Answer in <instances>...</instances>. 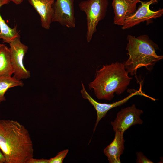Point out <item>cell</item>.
<instances>
[{
	"instance_id": "1",
	"label": "cell",
	"mask_w": 163,
	"mask_h": 163,
	"mask_svg": "<svg viewBox=\"0 0 163 163\" xmlns=\"http://www.w3.org/2000/svg\"><path fill=\"white\" fill-rule=\"evenodd\" d=\"M0 149L5 163H27L34 157L29 132L17 121L0 120Z\"/></svg>"
},
{
	"instance_id": "2",
	"label": "cell",
	"mask_w": 163,
	"mask_h": 163,
	"mask_svg": "<svg viewBox=\"0 0 163 163\" xmlns=\"http://www.w3.org/2000/svg\"><path fill=\"white\" fill-rule=\"evenodd\" d=\"M128 74L123 63L116 62L103 65L96 70L94 78L88 87L97 99L110 101L114 94L120 95L127 88L133 78Z\"/></svg>"
},
{
	"instance_id": "3",
	"label": "cell",
	"mask_w": 163,
	"mask_h": 163,
	"mask_svg": "<svg viewBox=\"0 0 163 163\" xmlns=\"http://www.w3.org/2000/svg\"><path fill=\"white\" fill-rule=\"evenodd\" d=\"M127 40L126 50L129 58L123 63L127 72L132 76L135 75L139 82L137 76L138 69L145 67L150 70L156 62L163 58V56L156 54V51L158 47L147 35L136 37L129 35Z\"/></svg>"
},
{
	"instance_id": "4",
	"label": "cell",
	"mask_w": 163,
	"mask_h": 163,
	"mask_svg": "<svg viewBox=\"0 0 163 163\" xmlns=\"http://www.w3.org/2000/svg\"><path fill=\"white\" fill-rule=\"evenodd\" d=\"M108 4L109 0H87L79 4L80 9L86 16L87 42H90L96 32L99 22L105 17Z\"/></svg>"
},
{
	"instance_id": "5",
	"label": "cell",
	"mask_w": 163,
	"mask_h": 163,
	"mask_svg": "<svg viewBox=\"0 0 163 163\" xmlns=\"http://www.w3.org/2000/svg\"><path fill=\"white\" fill-rule=\"evenodd\" d=\"M8 43L14 71L13 77L18 80L29 78L31 76L30 72L25 68L23 63L24 58L28 47L21 42L20 36L15 37Z\"/></svg>"
},
{
	"instance_id": "6",
	"label": "cell",
	"mask_w": 163,
	"mask_h": 163,
	"mask_svg": "<svg viewBox=\"0 0 163 163\" xmlns=\"http://www.w3.org/2000/svg\"><path fill=\"white\" fill-rule=\"evenodd\" d=\"M143 113L142 110L137 108L134 104L121 109L114 120L111 123L113 130L124 133L133 126L142 124L140 116Z\"/></svg>"
},
{
	"instance_id": "7",
	"label": "cell",
	"mask_w": 163,
	"mask_h": 163,
	"mask_svg": "<svg viewBox=\"0 0 163 163\" xmlns=\"http://www.w3.org/2000/svg\"><path fill=\"white\" fill-rule=\"evenodd\" d=\"M142 82H140L139 89L138 90H134V91L131 93L126 98L112 103L107 104L99 103L94 100L86 91L84 85L82 83V89L81 92L82 97L88 100L93 106L97 112V117L93 132L95 131L100 121L105 116L107 112L110 109L123 104L135 95H139L149 98V96L145 94L142 90Z\"/></svg>"
},
{
	"instance_id": "8",
	"label": "cell",
	"mask_w": 163,
	"mask_h": 163,
	"mask_svg": "<svg viewBox=\"0 0 163 163\" xmlns=\"http://www.w3.org/2000/svg\"><path fill=\"white\" fill-rule=\"evenodd\" d=\"M74 1L56 0L52 6L54 12L52 22H57L68 28H75L76 22Z\"/></svg>"
},
{
	"instance_id": "9",
	"label": "cell",
	"mask_w": 163,
	"mask_h": 163,
	"mask_svg": "<svg viewBox=\"0 0 163 163\" xmlns=\"http://www.w3.org/2000/svg\"><path fill=\"white\" fill-rule=\"evenodd\" d=\"M157 2V0L141 1V5L138 9L133 14L126 19L124 25L122 26V29H129L142 22L161 17L163 14V9L153 11L149 8L150 5Z\"/></svg>"
},
{
	"instance_id": "10",
	"label": "cell",
	"mask_w": 163,
	"mask_h": 163,
	"mask_svg": "<svg viewBox=\"0 0 163 163\" xmlns=\"http://www.w3.org/2000/svg\"><path fill=\"white\" fill-rule=\"evenodd\" d=\"M141 1L140 0H113L114 24L123 26L126 19L135 12L137 4Z\"/></svg>"
},
{
	"instance_id": "11",
	"label": "cell",
	"mask_w": 163,
	"mask_h": 163,
	"mask_svg": "<svg viewBox=\"0 0 163 163\" xmlns=\"http://www.w3.org/2000/svg\"><path fill=\"white\" fill-rule=\"evenodd\" d=\"M27 0L40 16L42 27L49 29L52 22L54 0Z\"/></svg>"
},
{
	"instance_id": "12",
	"label": "cell",
	"mask_w": 163,
	"mask_h": 163,
	"mask_svg": "<svg viewBox=\"0 0 163 163\" xmlns=\"http://www.w3.org/2000/svg\"><path fill=\"white\" fill-rule=\"evenodd\" d=\"M115 132L114 139L104 150V153L107 157L110 163H121L120 157L124 149V133L118 131Z\"/></svg>"
},
{
	"instance_id": "13",
	"label": "cell",
	"mask_w": 163,
	"mask_h": 163,
	"mask_svg": "<svg viewBox=\"0 0 163 163\" xmlns=\"http://www.w3.org/2000/svg\"><path fill=\"white\" fill-rule=\"evenodd\" d=\"M10 51L5 44L0 47V77H11L13 74Z\"/></svg>"
},
{
	"instance_id": "14",
	"label": "cell",
	"mask_w": 163,
	"mask_h": 163,
	"mask_svg": "<svg viewBox=\"0 0 163 163\" xmlns=\"http://www.w3.org/2000/svg\"><path fill=\"white\" fill-rule=\"evenodd\" d=\"M10 0H0V8L9 3ZM20 35L17 30V26L13 28L10 27L4 20L0 14V39L3 43H9L15 37Z\"/></svg>"
},
{
	"instance_id": "15",
	"label": "cell",
	"mask_w": 163,
	"mask_h": 163,
	"mask_svg": "<svg viewBox=\"0 0 163 163\" xmlns=\"http://www.w3.org/2000/svg\"><path fill=\"white\" fill-rule=\"evenodd\" d=\"M24 83L13 77H0V103L6 100L5 94L9 88L17 86L22 87Z\"/></svg>"
},
{
	"instance_id": "16",
	"label": "cell",
	"mask_w": 163,
	"mask_h": 163,
	"mask_svg": "<svg viewBox=\"0 0 163 163\" xmlns=\"http://www.w3.org/2000/svg\"><path fill=\"white\" fill-rule=\"evenodd\" d=\"M68 151V149H66L59 152L55 157L49 159V163H62Z\"/></svg>"
},
{
	"instance_id": "17",
	"label": "cell",
	"mask_w": 163,
	"mask_h": 163,
	"mask_svg": "<svg viewBox=\"0 0 163 163\" xmlns=\"http://www.w3.org/2000/svg\"><path fill=\"white\" fill-rule=\"evenodd\" d=\"M137 163H153V162L149 159L141 152L136 153Z\"/></svg>"
},
{
	"instance_id": "18",
	"label": "cell",
	"mask_w": 163,
	"mask_h": 163,
	"mask_svg": "<svg viewBox=\"0 0 163 163\" xmlns=\"http://www.w3.org/2000/svg\"><path fill=\"white\" fill-rule=\"evenodd\" d=\"M27 163H49V159H36L32 158L30 159Z\"/></svg>"
},
{
	"instance_id": "19",
	"label": "cell",
	"mask_w": 163,
	"mask_h": 163,
	"mask_svg": "<svg viewBox=\"0 0 163 163\" xmlns=\"http://www.w3.org/2000/svg\"><path fill=\"white\" fill-rule=\"evenodd\" d=\"M0 163H5V157L0 149Z\"/></svg>"
},
{
	"instance_id": "20",
	"label": "cell",
	"mask_w": 163,
	"mask_h": 163,
	"mask_svg": "<svg viewBox=\"0 0 163 163\" xmlns=\"http://www.w3.org/2000/svg\"><path fill=\"white\" fill-rule=\"evenodd\" d=\"M24 0H10L16 5H19L21 4Z\"/></svg>"
},
{
	"instance_id": "21",
	"label": "cell",
	"mask_w": 163,
	"mask_h": 163,
	"mask_svg": "<svg viewBox=\"0 0 163 163\" xmlns=\"http://www.w3.org/2000/svg\"><path fill=\"white\" fill-rule=\"evenodd\" d=\"M4 44H0V47L2 46H3Z\"/></svg>"
}]
</instances>
